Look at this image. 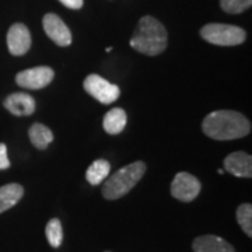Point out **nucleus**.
I'll return each mask as SVG.
<instances>
[{"label":"nucleus","instance_id":"nucleus-4","mask_svg":"<svg viewBox=\"0 0 252 252\" xmlns=\"http://www.w3.org/2000/svg\"><path fill=\"white\" fill-rule=\"evenodd\" d=\"M200 36L209 44L219 46H235L243 44L247 34L241 27L230 24H206L200 30Z\"/></svg>","mask_w":252,"mask_h":252},{"label":"nucleus","instance_id":"nucleus-13","mask_svg":"<svg viewBox=\"0 0 252 252\" xmlns=\"http://www.w3.org/2000/svg\"><path fill=\"white\" fill-rule=\"evenodd\" d=\"M24 195V188L20 184H6L0 187V213L16 206Z\"/></svg>","mask_w":252,"mask_h":252},{"label":"nucleus","instance_id":"nucleus-21","mask_svg":"<svg viewBox=\"0 0 252 252\" xmlns=\"http://www.w3.org/2000/svg\"><path fill=\"white\" fill-rule=\"evenodd\" d=\"M63 6L73 10H79L83 7V0H59Z\"/></svg>","mask_w":252,"mask_h":252},{"label":"nucleus","instance_id":"nucleus-8","mask_svg":"<svg viewBox=\"0 0 252 252\" xmlns=\"http://www.w3.org/2000/svg\"><path fill=\"white\" fill-rule=\"evenodd\" d=\"M42 26L46 35L54 41L56 45L69 46L72 44V34L63 20L54 13H48L42 18Z\"/></svg>","mask_w":252,"mask_h":252},{"label":"nucleus","instance_id":"nucleus-14","mask_svg":"<svg viewBox=\"0 0 252 252\" xmlns=\"http://www.w3.org/2000/svg\"><path fill=\"white\" fill-rule=\"evenodd\" d=\"M126 112L122 108H112L108 111L104 117L102 126L104 130L109 135H118L121 133L126 126Z\"/></svg>","mask_w":252,"mask_h":252},{"label":"nucleus","instance_id":"nucleus-16","mask_svg":"<svg viewBox=\"0 0 252 252\" xmlns=\"http://www.w3.org/2000/svg\"><path fill=\"white\" fill-rule=\"evenodd\" d=\"M111 174V164L107 160H95L87 168L86 180L90 182V185H99L101 182L108 178Z\"/></svg>","mask_w":252,"mask_h":252},{"label":"nucleus","instance_id":"nucleus-10","mask_svg":"<svg viewBox=\"0 0 252 252\" xmlns=\"http://www.w3.org/2000/svg\"><path fill=\"white\" fill-rule=\"evenodd\" d=\"M4 108L16 117H28L35 112V99L26 93H14L6 97Z\"/></svg>","mask_w":252,"mask_h":252},{"label":"nucleus","instance_id":"nucleus-19","mask_svg":"<svg viewBox=\"0 0 252 252\" xmlns=\"http://www.w3.org/2000/svg\"><path fill=\"white\" fill-rule=\"evenodd\" d=\"M252 0H220V6L225 13L230 14H240L247 9H250Z\"/></svg>","mask_w":252,"mask_h":252},{"label":"nucleus","instance_id":"nucleus-1","mask_svg":"<svg viewBox=\"0 0 252 252\" xmlns=\"http://www.w3.org/2000/svg\"><path fill=\"white\" fill-rule=\"evenodd\" d=\"M202 130L215 140H235L250 135L251 122L237 111L220 109L210 112L203 119Z\"/></svg>","mask_w":252,"mask_h":252},{"label":"nucleus","instance_id":"nucleus-7","mask_svg":"<svg viewBox=\"0 0 252 252\" xmlns=\"http://www.w3.org/2000/svg\"><path fill=\"white\" fill-rule=\"evenodd\" d=\"M200 181L189 174V172H178L171 184V195L181 202H192L200 192Z\"/></svg>","mask_w":252,"mask_h":252},{"label":"nucleus","instance_id":"nucleus-22","mask_svg":"<svg viewBox=\"0 0 252 252\" xmlns=\"http://www.w3.org/2000/svg\"><path fill=\"white\" fill-rule=\"evenodd\" d=\"M105 252H111V251H105Z\"/></svg>","mask_w":252,"mask_h":252},{"label":"nucleus","instance_id":"nucleus-3","mask_svg":"<svg viewBox=\"0 0 252 252\" xmlns=\"http://www.w3.org/2000/svg\"><path fill=\"white\" fill-rule=\"evenodd\" d=\"M144 174L146 164L143 161L130 162L129 165L114 172L112 175H108L102 187V196L108 200H115L125 196L129 190L135 188V185L142 180Z\"/></svg>","mask_w":252,"mask_h":252},{"label":"nucleus","instance_id":"nucleus-12","mask_svg":"<svg viewBox=\"0 0 252 252\" xmlns=\"http://www.w3.org/2000/svg\"><path fill=\"white\" fill-rule=\"evenodd\" d=\"M193 252H235L231 244L217 235H202L193 240Z\"/></svg>","mask_w":252,"mask_h":252},{"label":"nucleus","instance_id":"nucleus-15","mask_svg":"<svg viewBox=\"0 0 252 252\" xmlns=\"http://www.w3.org/2000/svg\"><path fill=\"white\" fill-rule=\"evenodd\" d=\"M28 136L32 146L38 150H45L54 142V133L48 126L42 124H34L28 130Z\"/></svg>","mask_w":252,"mask_h":252},{"label":"nucleus","instance_id":"nucleus-6","mask_svg":"<svg viewBox=\"0 0 252 252\" xmlns=\"http://www.w3.org/2000/svg\"><path fill=\"white\" fill-rule=\"evenodd\" d=\"M54 76L55 73L51 67L38 66V67H31V69L17 73L16 83L23 89L39 90V89L46 87L51 81L54 80Z\"/></svg>","mask_w":252,"mask_h":252},{"label":"nucleus","instance_id":"nucleus-11","mask_svg":"<svg viewBox=\"0 0 252 252\" xmlns=\"http://www.w3.org/2000/svg\"><path fill=\"white\" fill-rule=\"evenodd\" d=\"M224 170L240 178L252 177V157L245 152H234L224 158Z\"/></svg>","mask_w":252,"mask_h":252},{"label":"nucleus","instance_id":"nucleus-18","mask_svg":"<svg viewBox=\"0 0 252 252\" xmlns=\"http://www.w3.org/2000/svg\"><path fill=\"white\" fill-rule=\"evenodd\" d=\"M237 221L241 225L244 233L248 237H252V206L250 203H243L238 206Z\"/></svg>","mask_w":252,"mask_h":252},{"label":"nucleus","instance_id":"nucleus-5","mask_svg":"<svg viewBox=\"0 0 252 252\" xmlns=\"http://www.w3.org/2000/svg\"><path fill=\"white\" fill-rule=\"evenodd\" d=\"M83 86H84L86 93H89L91 97H94L101 104H105V105L115 102L121 95V90L118 86L109 83L98 74L87 76Z\"/></svg>","mask_w":252,"mask_h":252},{"label":"nucleus","instance_id":"nucleus-20","mask_svg":"<svg viewBox=\"0 0 252 252\" xmlns=\"http://www.w3.org/2000/svg\"><path fill=\"white\" fill-rule=\"evenodd\" d=\"M10 167V160L7 157V147L4 143H0V171L7 170Z\"/></svg>","mask_w":252,"mask_h":252},{"label":"nucleus","instance_id":"nucleus-2","mask_svg":"<svg viewBox=\"0 0 252 252\" xmlns=\"http://www.w3.org/2000/svg\"><path fill=\"white\" fill-rule=\"evenodd\" d=\"M168 45L167 30L157 18L144 16L139 20L135 34L130 39V46L147 56L162 54Z\"/></svg>","mask_w":252,"mask_h":252},{"label":"nucleus","instance_id":"nucleus-9","mask_svg":"<svg viewBox=\"0 0 252 252\" xmlns=\"http://www.w3.org/2000/svg\"><path fill=\"white\" fill-rule=\"evenodd\" d=\"M7 46L10 54L14 56L27 54L31 48V34L24 24L16 23L10 27L7 32Z\"/></svg>","mask_w":252,"mask_h":252},{"label":"nucleus","instance_id":"nucleus-17","mask_svg":"<svg viewBox=\"0 0 252 252\" xmlns=\"http://www.w3.org/2000/svg\"><path fill=\"white\" fill-rule=\"evenodd\" d=\"M45 233L46 238H48V241L51 244V247L59 248V247L62 245L63 228L62 223H61L59 219H51V220H49V223L46 224Z\"/></svg>","mask_w":252,"mask_h":252}]
</instances>
